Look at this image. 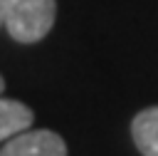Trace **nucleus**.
Masks as SVG:
<instances>
[{
    "label": "nucleus",
    "mask_w": 158,
    "mask_h": 156,
    "mask_svg": "<svg viewBox=\"0 0 158 156\" xmlns=\"http://www.w3.org/2000/svg\"><path fill=\"white\" fill-rule=\"evenodd\" d=\"M2 89H5V79L0 77V92H2Z\"/></svg>",
    "instance_id": "423d86ee"
},
{
    "label": "nucleus",
    "mask_w": 158,
    "mask_h": 156,
    "mask_svg": "<svg viewBox=\"0 0 158 156\" xmlns=\"http://www.w3.org/2000/svg\"><path fill=\"white\" fill-rule=\"evenodd\" d=\"M0 156H67V144L49 129L20 131L0 151Z\"/></svg>",
    "instance_id": "f03ea898"
},
{
    "label": "nucleus",
    "mask_w": 158,
    "mask_h": 156,
    "mask_svg": "<svg viewBox=\"0 0 158 156\" xmlns=\"http://www.w3.org/2000/svg\"><path fill=\"white\" fill-rule=\"evenodd\" d=\"M57 17V0H10L5 27L17 42H37L42 40Z\"/></svg>",
    "instance_id": "f257e3e1"
},
{
    "label": "nucleus",
    "mask_w": 158,
    "mask_h": 156,
    "mask_svg": "<svg viewBox=\"0 0 158 156\" xmlns=\"http://www.w3.org/2000/svg\"><path fill=\"white\" fill-rule=\"evenodd\" d=\"M131 136L143 156H158V106H148L133 116Z\"/></svg>",
    "instance_id": "7ed1b4c3"
},
{
    "label": "nucleus",
    "mask_w": 158,
    "mask_h": 156,
    "mask_svg": "<svg viewBox=\"0 0 158 156\" xmlns=\"http://www.w3.org/2000/svg\"><path fill=\"white\" fill-rule=\"evenodd\" d=\"M7 5H10V0H0V27L5 25V17H7Z\"/></svg>",
    "instance_id": "39448f33"
},
{
    "label": "nucleus",
    "mask_w": 158,
    "mask_h": 156,
    "mask_svg": "<svg viewBox=\"0 0 158 156\" xmlns=\"http://www.w3.org/2000/svg\"><path fill=\"white\" fill-rule=\"evenodd\" d=\"M32 119L35 114L27 104L0 97V141L12 139L20 131H27L32 126Z\"/></svg>",
    "instance_id": "20e7f679"
}]
</instances>
